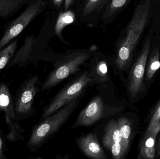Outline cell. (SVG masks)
<instances>
[{
    "label": "cell",
    "mask_w": 160,
    "mask_h": 159,
    "mask_svg": "<svg viewBox=\"0 0 160 159\" xmlns=\"http://www.w3.org/2000/svg\"><path fill=\"white\" fill-rule=\"evenodd\" d=\"M89 72L96 83L101 84L105 83L109 80L108 67L105 63L101 62L98 63Z\"/></svg>",
    "instance_id": "16"
},
{
    "label": "cell",
    "mask_w": 160,
    "mask_h": 159,
    "mask_svg": "<svg viewBox=\"0 0 160 159\" xmlns=\"http://www.w3.org/2000/svg\"><path fill=\"white\" fill-rule=\"evenodd\" d=\"M103 100L99 96H95L87 106L79 114L72 129L79 127H90L98 121L104 113Z\"/></svg>",
    "instance_id": "8"
},
{
    "label": "cell",
    "mask_w": 160,
    "mask_h": 159,
    "mask_svg": "<svg viewBox=\"0 0 160 159\" xmlns=\"http://www.w3.org/2000/svg\"><path fill=\"white\" fill-rule=\"evenodd\" d=\"M158 156L160 157V139L159 141L158 146Z\"/></svg>",
    "instance_id": "22"
},
{
    "label": "cell",
    "mask_w": 160,
    "mask_h": 159,
    "mask_svg": "<svg viewBox=\"0 0 160 159\" xmlns=\"http://www.w3.org/2000/svg\"><path fill=\"white\" fill-rule=\"evenodd\" d=\"M103 145L111 151L113 158L121 159L126 152L123 147L118 120H111L105 126L102 139Z\"/></svg>",
    "instance_id": "7"
},
{
    "label": "cell",
    "mask_w": 160,
    "mask_h": 159,
    "mask_svg": "<svg viewBox=\"0 0 160 159\" xmlns=\"http://www.w3.org/2000/svg\"><path fill=\"white\" fill-rule=\"evenodd\" d=\"M90 1H91V2H97V1H98V0H90Z\"/></svg>",
    "instance_id": "23"
},
{
    "label": "cell",
    "mask_w": 160,
    "mask_h": 159,
    "mask_svg": "<svg viewBox=\"0 0 160 159\" xmlns=\"http://www.w3.org/2000/svg\"><path fill=\"white\" fill-rule=\"evenodd\" d=\"M151 46L150 39L145 42L142 52L132 68L128 77V90L131 98H133L144 91L143 78Z\"/></svg>",
    "instance_id": "6"
},
{
    "label": "cell",
    "mask_w": 160,
    "mask_h": 159,
    "mask_svg": "<svg viewBox=\"0 0 160 159\" xmlns=\"http://www.w3.org/2000/svg\"><path fill=\"white\" fill-rule=\"evenodd\" d=\"M95 83L89 71L79 73L65 85L43 110L42 119L54 114L75 98L81 97L86 89Z\"/></svg>",
    "instance_id": "2"
},
{
    "label": "cell",
    "mask_w": 160,
    "mask_h": 159,
    "mask_svg": "<svg viewBox=\"0 0 160 159\" xmlns=\"http://www.w3.org/2000/svg\"><path fill=\"white\" fill-rule=\"evenodd\" d=\"M160 121V101L154 110L151 119L149 121L147 132H149Z\"/></svg>",
    "instance_id": "18"
},
{
    "label": "cell",
    "mask_w": 160,
    "mask_h": 159,
    "mask_svg": "<svg viewBox=\"0 0 160 159\" xmlns=\"http://www.w3.org/2000/svg\"><path fill=\"white\" fill-rule=\"evenodd\" d=\"M33 39L32 37H27L24 41L23 45L15 52L14 56L10 61L7 66V69L12 68L15 65H18V67L25 66L29 62L30 54L32 50Z\"/></svg>",
    "instance_id": "12"
},
{
    "label": "cell",
    "mask_w": 160,
    "mask_h": 159,
    "mask_svg": "<svg viewBox=\"0 0 160 159\" xmlns=\"http://www.w3.org/2000/svg\"><path fill=\"white\" fill-rule=\"evenodd\" d=\"M119 130L120 132L123 147L125 152H127L130 141L131 134V128L129 121L127 118L122 117L119 118L118 120Z\"/></svg>",
    "instance_id": "14"
},
{
    "label": "cell",
    "mask_w": 160,
    "mask_h": 159,
    "mask_svg": "<svg viewBox=\"0 0 160 159\" xmlns=\"http://www.w3.org/2000/svg\"><path fill=\"white\" fill-rule=\"evenodd\" d=\"M61 21H62V25L63 24H70L74 21V18L71 15H66L65 16H62Z\"/></svg>",
    "instance_id": "20"
},
{
    "label": "cell",
    "mask_w": 160,
    "mask_h": 159,
    "mask_svg": "<svg viewBox=\"0 0 160 159\" xmlns=\"http://www.w3.org/2000/svg\"><path fill=\"white\" fill-rule=\"evenodd\" d=\"M25 0H0V17L12 16Z\"/></svg>",
    "instance_id": "13"
},
{
    "label": "cell",
    "mask_w": 160,
    "mask_h": 159,
    "mask_svg": "<svg viewBox=\"0 0 160 159\" xmlns=\"http://www.w3.org/2000/svg\"><path fill=\"white\" fill-rule=\"evenodd\" d=\"M4 114L5 121L9 131L5 135L6 140L16 143L24 139V129L20 124L15 111L14 100L8 85L0 81V112Z\"/></svg>",
    "instance_id": "3"
},
{
    "label": "cell",
    "mask_w": 160,
    "mask_h": 159,
    "mask_svg": "<svg viewBox=\"0 0 160 159\" xmlns=\"http://www.w3.org/2000/svg\"><path fill=\"white\" fill-rule=\"evenodd\" d=\"M38 8V3L31 6L12 22L0 40V50L12 39L16 38L26 28L37 14Z\"/></svg>",
    "instance_id": "9"
},
{
    "label": "cell",
    "mask_w": 160,
    "mask_h": 159,
    "mask_svg": "<svg viewBox=\"0 0 160 159\" xmlns=\"http://www.w3.org/2000/svg\"><path fill=\"white\" fill-rule=\"evenodd\" d=\"M87 58L86 55H79L57 66L49 74L42 83L41 91L51 89L68 77L78 72L80 66Z\"/></svg>",
    "instance_id": "5"
},
{
    "label": "cell",
    "mask_w": 160,
    "mask_h": 159,
    "mask_svg": "<svg viewBox=\"0 0 160 159\" xmlns=\"http://www.w3.org/2000/svg\"><path fill=\"white\" fill-rule=\"evenodd\" d=\"M77 143L87 157L95 159H106L105 152L99 143L95 133L82 135L78 138Z\"/></svg>",
    "instance_id": "10"
},
{
    "label": "cell",
    "mask_w": 160,
    "mask_h": 159,
    "mask_svg": "<svg viewBox=\"0 0 160 159\" xmlns=\"http://www.w3.org/2000/svg\"><path fill=\"white\" fill-rule=\"evenodd\" d=\"M5 136H4L0 126V159H6L4 152L6 148Z\"/></svg>",
    "instance_id": "19"
},
{
    "label": "cell",
    "mask_w": 160,
    "mask_h": 159,
    "mask_svg": "<svg viewBox=\"0 0 160 159\" xmlns=\"http://www.w3.org/2000/svg\"><path fill=\"white\" fill-rule=\"evenodd\" d=\"M127 0H112V4L115 7H121L125 4Z\"/></svg>",
    "instance_id": "21"
},
{
    "label": "cell",
    "mask_w": 160,
    "mask_h": 159,
    "mask_svg": "<svg viewBox=\"0 0 160 159\" xmlns=\"http://www.w3.org/2000/svg\"><path fill=\"white\" fill-rule=\"evenodd\" d=\"M17 47L18 40H16L0 51V71L7 66L14 56Z\"/></svg>",
    "instance_id": "17"
},
{
    "label": "cell",
    "mask_w": 160,
    "mask_h": 159,
    "mask_svg": "<svg viewBox=\"0 0 160 159\" xmlns=\"http://www.w3.org/2000/svg\"><path fill=\"white\" fill-rule=\"evenodd\" d=\"M160 131V121L149 132H146L139 147L137 159H153L156 156L155 142Z\"/></svg>",
    "instance_id": "11"
},
{
    "label": "cell",
    "mask_w": 160,
    "mask_h": 159,
    "mask_svg": "<svg viewBox=\"0 0 160 159\" xmlns=\"http://www.w3.org/2000/svg\"><path fill=\"white\" fill-rule=\"evenodd\" d=\"M39 78L32 75L20 87L14 100L15 113L18 119L27 118L35 112L33 104L35 98L39 89Z\"/></svg>",
    "instance_id": "4"
},
{
    "label": "cell",
    "mask_w": 160,
    "mask_h": 159,
    "mask_svg": "<svg viewBox=\"0 0 160 159\" xmlns=\"http://www.w3.org/2000/svg\"><path fill=\"white\" fill-rule=\"evenodd\" d=\"M80 100V97L75 98L35 126L27 143V147L30 152H34L39 149L48 140L59 131L73 114Z\"/></svg>",
    "instance_id": "1"
},
{
    "label": "cell",
    "mask_w": 160,
    "mask_h": 159,
    "mask_svg": "<svg viewBox=\"0 0 160 159\" xmlns=\"http://www.w3.org/2000/svg\"><path fill=\"white\" fill-rule=\"evenodd\" d=\"M160 53L158 49L152 50L149 57V62L147 71V78L151 80L156 72L160 68Z\"/></svg>",
    "instance_id": "15"
},
{
    "label": "cell",
    "mask_w": 160,
    "mask_h": 159,
    "mask_svg": "<svg viewBox=\"0 0 160 159\" xmlns=\"http://www.w3.org/2000/svg\"><path fill=\"white\" fill-rule=\"evenodd\" d=\"M56 1H58V2H60V1H62V0H56Z\"/></svg>",
    "instance_id": "24"
}]
</instances>
